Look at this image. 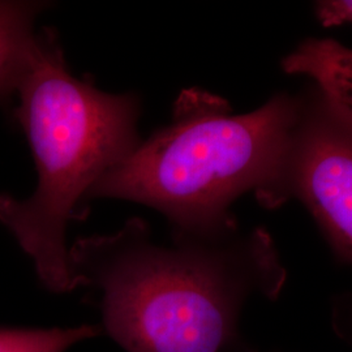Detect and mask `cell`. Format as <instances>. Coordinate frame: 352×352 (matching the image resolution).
<instances>
[{"label":"cell","mask_w":352,"mask_h":352,"mask_svg":"<svg viewBox=\"0 0 352 352\" xmlns=\"http://www.w3.org/2000/svg\"><path fill=\"white\" fill-rule=\"evenodd\" d=\"M76 287L93 289L107 333L128 352H226L254 292L274 298L277 265L263 236L228 240L174 230L154 239L140 218L69 248Z\"/></svg>","instance_id":"6da1fadb"},{"label":"cell","mask_w":352,"mask_h":352,"mask_svg":"<svg viewBox=\"0 0 352 352\" xmlns=\"http://www.w3.org/2000/svg\"><path fill=\"white\" fill-rule=\"evenodd\" d=\"M14 96L37 188L24 200L0 193V223L32 258L42 283L67 292L76 289L67 228L88 214L102 177L139 146V98L102 91L72 75L56 34L47 29L36 37Z\"/></svg>","instance_id":"7a4b0ae2"},{"label":"cell","mask_w":352,"mask_h":352,"mask_svg":"<svg viewBox=\"0 0 352 352\" xmlns=\"http://www.w3.org/2000/svg\"><path fill=\"white\" fill-rule=\"evenodd\" d=\"M294 123L286 100L232 115L225 100L199 89L184 90L171 123L103 176L91 199L139 202L164 214L175 231L225 235L234 230L230 204L282 171Z\"/></svg>","instance_id":"3957f363"},{"label":"cell","mask_w":352,"mask_h":352,"mask_svg":"<svg viewBox=\"0 0 352 352\" xmlns=\"http://www.w3.org/2000/svg\"><path fill=\"white\" fill-rule=\"evenodd\" d=\"M285 162L334 251L352 264V123L333 113L291 139Z\"/></svg>","instance_id":"277c9868"},{"label":"cell","mask_w":352,"mask_h":352,"mask_svg":"<svg viewBox=\"0 0 352 352\" xmlns=\"http://www.w3.org/2000/svg\"><path fill=\"white\" fill-rule=\"evenodd\" d=\"M289 74L314 78L333 113L352 123V50L331 39H309L283 62Z\"/></svg>","instance_id":"5b68a950"},{"label":"cell","mask_w":352,"mask_h":352,"mask_svg":"<svg viewBox=\"0 0 352 352\" xmlns=\"http://www.w3.org/2000/svg\"><path fill=\"white\" fill-rule=\"evenodd\" d=\"M45 6L0 0V100L14 96L37 37L36 19Z\"/></svg>","instance_id":"8992f818"},{"label":"cell","mask_w":352,"mask_h":352,"mask_svg":"<svg viewBox=\"0 0 352 352\" xmlns=\"http://www.w3.org/2000/svg\"><path fill=\"white\" fill-rule=\"evenodd\" d=\"M97 327L51 330H1L0 352H65L77 342L98 336Z\"/></svg>","instance_id":"52a82bcc"},{"label":"cell","mask_w":352,"mask_h":352,"mask_svg":"<svg viewBox=\"0 0 352 352\" xmlns=\"http://www.w3.org/2000/svg\"><path fill=\"white\" fill-rule=\"evenodd\" d=\"M317 14L325 26L352 24V0H327L317 6Z\"/></svg>","instance_id":"ba28073f"},{"label":"cell","mask_w":352,"mask_h":352,"mask_svg":"<svg viewBox=\"0 0 352 352\" xmlns=\"http://www.w3.org/2000/svg\"><path fill=\"white\" fill-rule=\"evenodd\" d=\"M349 322H352V320H349ZM350 329H351V330H352V327H350Z\"/></svg>","instance_id":"9c48e42d"}]
</instances>
